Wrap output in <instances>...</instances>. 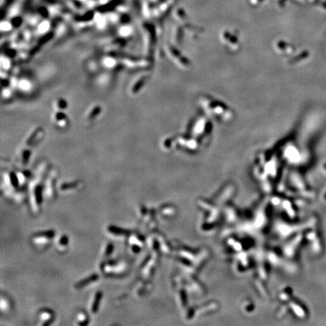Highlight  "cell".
<instances>
[]
</instances>
